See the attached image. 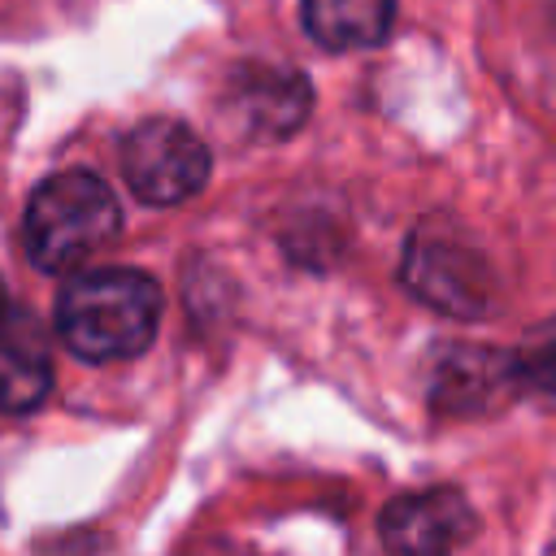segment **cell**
Returning a JSON list of instances; mask_svg holds the SVG:
<instances>
[{
  "mask_svg": "<svg viewBox=\"0 0 556 556\" xmlns=\"http://www.w3.org/2000/svg\"><path fill=\"white\" fill-rule=\"evenodd\" d=\"M52 391V352L48 330L22 313L9 308L0 317V413H30Z\"/></svg>",
  "mask_w": 556,
  "mask_h": 556,
  "instance_id": "cell-8",
  "label": "cell"
},
{
  "mask_svg": "<svg viewBox=\"0 0 556 556\" xmlns=\"http://www.w3.org/2000/svg\"><path fill=\"white\" fill-rule=\"evenodd\" d=\"M513 369L521 395L539 400L543 408H556V321H543L521 339V348L513 352Z\"/></svg>",
  "mask_w": 556,
  "mask_h": 556,
  "instance_id": "cell-10",
  "label": "cell"
},
{
  "mask_svg": "<svg viewBox=\"0 0 556 556\" xmlns=\"http://www.w3.org/2000/svg\"><path fill=\"white\" fill-rule=\"evenodd\" d=\"M117 226H122V208L113 187L100 174L65 169L30 191L22 217V243L39 269L65 274L91 261L100 248H109Z\"/></svg>",
  "mask_w": 556,
  "mask_h": 556,
  "instance_id": "cell-2",
  "label": "cell"
},
{
  "mask_svg": "<svg viewBox=\"0 0 556 556\" xmlns=\"http://www.w3.org/2000/svg\"><path fill=\"white\" fill-rule=\"evenodd\" d=\"M9 313V295H4V282H0V317Z\"/></svg>",
  "mask_w": 556,
  "mask_h": 556,
  "instance_id": "cell-11",
  "label": "cell"
},
{
  "mask_svg": "<svg viewBox=\"0 0 556 556\" xmlns=\"http://www.w3.org/2000/svg\"><path fill=\"white\" fill-rule=\"evenodd\" d=\"M156 326L161 287L143 269H87L56 295V334L91 365L139 356L156 339Z\"/></svg>",
  "mask_w": 556,
  "mask_h": 556,
  "instance_id": "cell-1",
  "label": "cell"
},
{
  "mask_svg": "<svg viewBox=\"0 0 556 556\" xmlns=\"http://www.w3.org/2000/svg\"><path fill=\"white\" fill-rule=\"evenodd\" d=\"M230 113L243 122L248 135L282 139L308 122L313 87L300 70L287 65H239L230 78Z\"/></svg>",
  "mask_w": 556,
  "mask_h": 556,
  "instance_id": "cell-7",
  "label": "cell"
},
{
  "mask_svg": "<svg viewBox=\"0 0 556 556\" xmlns=\"http://www.w3.org/2000/svg\"><path fill=\"white\" fill-rule=\"evenodd\" d=\"M122 178L143 204H182L208 182V148L174 117H143L122 139Z\"/></svg>",
  "mask_w": 556,
  "mask_h": 556,
  "instance_id": "cell-4",
  "label": "cell"
},
{
  "mask_svg": "<svg viewBox=\"0 0 556 556\" xmlns=\"http://www.w3.org/2000/svg\"><path fill=\"white\" fill-rule=\"evenodd\" d=\"M473 530L478 517L456 486L404 491L378 517L387 556H452L456 547L469 543Z\"/></svg>",
  "mask_w": 556,
  "mask_h": 556,
  "instance_id": "cell-5",
  "label": "cell"
},
{
  "mask_svg": "<svg viewBox=\"0 0 556 556\" xmlns=\"http://www.w3.org/2000/svg\"><path fill=\"white\" fill-rule=\"evenodd\" d=\"M517 391V369L513 352L478 348V343H452L430 382V408L439 417H482L508 404Z\"/></svg>",
  "mask_w": 556,
  "mask_h": 556,
  "instance_id": "cell-6",
  "label": "cell"
},
{
  "mask_svg": "<svg viewBox=\"0 0 556 556\" xmlns=\"http://www.w3.org/2000/svg\"><path fill=\"white\" fill-rule=\"evenodd\" d=\"M400 282L447 317H486L500 295L491 261L473 248V239L452 217H421L404 243Z\"/></svg>",
  "mask_w": 556,
  "mask_h": 556,
  "instance_id": "cell-3",
  "label": "cell"
},
{
  "mask_svg": "<svg viewBox=\"0 0 556 556\" xmlns=\"http://www.w3.org/2000/svg\"><path fill=\"white\" fill-rule=\"evenodd\" d=\"M300 13L304 30L330 52L382 43L395 22L391 0H300Z\"/></svg>",
  "mask_w": 556,
  "mask_h": 556,
  "instance_id": "cell-9",
  "label": "cell"
}]
</instances>
